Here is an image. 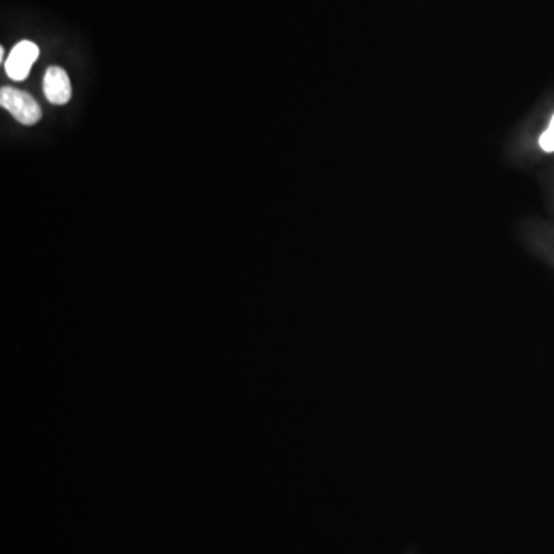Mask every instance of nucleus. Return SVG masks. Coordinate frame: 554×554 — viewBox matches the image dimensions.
Returning <instances> with one entry per match:
<instances>
[{"label":"nucleus","instance_id":"obj_3","mask_svg":"<svg viewBox=\"0 0 554 554\" xmlns=\"http://www.w3.org/2000/svg\"><path fill=\"white\" fill-rule=\"evenodd\" d=\"M44 91L51 104L64 105L71 99V82L65 70L50 67L44 77Z\"/></svg>","mask_w":554,"mask_h":554},{"label":"nucleus","instance_id":"obj_4","mask_svg":"<svg viewBox=\"0 0 554 554\" xmlns=\"http://www.w3.org/2000/svg\"><path fill=\"white\" fill-rule=\"evenodd\" d=\"M539 145H541L542 150L547 151V153H554V116L551 117V122L547 130L542 133L541 139H539Z\"/></svg>","mask_w":554,"mask_h":554},{"label":"nucleus","instance_id":"obj_2","mask_svg":"<svg viewBox=\"0 0 554 554\" xmlns=\"http://www.w3.org/2000/svg\"><path fill=\"white\" fill-rule=\"evenodd\" d=\"M39 57V48L30 41H22L13 48L8 56L5 71L13 81H24L30 73L31 67Z\"/></svg>","mask_w":554,"mask_h":554},{"label":"nucleus","instance_id":"obj_1","mask_svg":"<svg viewBox=\"0 0 554 554\" xmlns=\"http://www.w3.org/2000/svg\"><path fill=\"white\" fill-rule=\"evenodd\" d=\"M0 105L13 114L19 124L34 125L41 121L42 110L30 94L16 88L4 87L0 90Z\"/></svg>","mask_w":554,"mask_h":554}]
</instances>
